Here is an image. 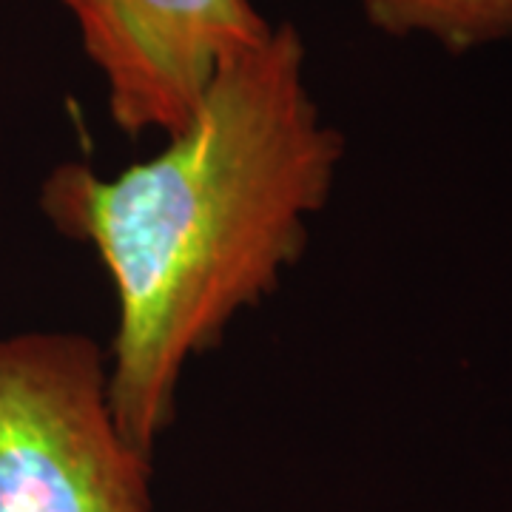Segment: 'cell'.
Instances as JSON below:
<instances>
[{
    "instance_id": "cell-3",
    "label": "cell",
    "mask_w": 512,
    "mask_h": 512,
    "mask_svg": "<svg viewBox=\"0 0 512 512\" xmlns=\"http://www.w3.org/2000/svg\"><path fill=\"white\" fill-rule=\"evenodd\" d=\"M63 6L103 74L111 120L128 137L180 131L222 66L274 29L254 0H63Z\"/></svg>"
},
{
    "instance_id": "cell-4",
    "label": "cell",
    "mask_w": 512,
    "mask_h": 512,
    "mask_svg": "<svg viewBox=\"0 0 512 512\" xmlns=\"http://www.w3.org/2000/svg\"><path fill=\"white\" fill-rule=\"evenodd\" d=\"M370 26L390 37H427L467 55L512 37V0H359Z\"/></svg>"
},
{
    "instance_id": "cell-2",
    "label": "cell",
    "mask_w": 512,
    "mask_h": 512,
    "mask_svg": "<svg viewBox=\"0 0 512 512\" xmlns=\"http://www.w3.org/2000/svg\"><path fill=\"white\" fill-rule=\"evenodd\" d=\"M0 512H154L151 456L114 419L92 336L0 333Z\"/></svg>"
},
{
    "instance_id": "cell-1",
    "label": "cell",
    "mask_w": 512,
    "mask_h": 512,
    "mask_svg": "<svg viewBox=\"0 0 512 512\" xmlns=\"http://www.w3.org/2000/svg\"><path fill=\"white\" fill-rule=\"evenodd\" d=\"M345 137L308 86L291 23L231 57L154 157L103 177L63 163L43 180L52 228L100 256L117 299L114 419L143 453L174 421L185 365L279 288L328 205Z\"/></svg>"
}]
</instances>
